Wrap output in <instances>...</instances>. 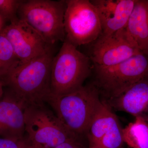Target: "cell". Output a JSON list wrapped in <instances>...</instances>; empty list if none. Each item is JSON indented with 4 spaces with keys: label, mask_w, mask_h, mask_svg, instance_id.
Instances as JSON below:
<instances>
[{
    "label": "cell",
    "mask_w": 148,
    "mask_h": 148,
    "mask_svg": "<svg viewBox=\"0 0 148 148\" xmlns=\"http://www.w3.org/2000/svg\"><path fill=\"white\" fill-rule=\"evenodd\" d=\"M103 102L112 110L127 113L148 122V77L135 83L117 97Z\"/></svg>",
    "instance_id": "cell-13"
},
{
    "label": "cell",
    "mask_w": 148,
    "mask_h": 148,
    "mask_svg": "<svg viewBox=\"0 0 148 148\" xmlns=\"http://www.w3.org/2000/svg\"><path fill=\"white\" fill-rule=\"evenodd\" d=\"M46 103L51 106L66 129L82 139L86 138L90 124L103 103L92 83L65 95L51 93Z\"/></svg>",
    "instance_id": "cell-1"
},
{
    "label": "cell",
    "mask_w": 148,
    "mask_h": 148,
    "mask_svg": "<svg viewBox=\"0 0 148 148\" xmlns=\"http://www.w3.org/2000/svg\"><path fill=\"white\" fill-rule=\"evenodd\" d=\"M94 42L89 57L93 64L98 66L116 65L141 52L126 28L109 36H100Z\"/></svg>",
    "instance_id": "cell-9"
},
{
    "label": "cell",
    "mask_w": 148,
    "mask_h": 148,
    "mask_svg": "<svg viewBox=\"0 0 148 148\" xmlns=\"http://www.w3.org/2000/svg\"><path fill=\"white\" fill-rule=\"evenodd\" d=\"M4 83L2 81L0 80V100L2 98L3 95V87Z\"/></svg>",
    "instance_id": "cell-20"
},
{
    "label": "cell",
    "mask_w": 148,
    "mask_h": 148,
    "mask_svg": "<svg viewBox=\"0 0 148 148\" xmlns=\"http://www.w3.org/2000/svg\"><path fill=\"white\" fill-rule=\"evenodd\" d=\"M28 145L26 138L17 140L0 138V148H26Z\"/></svg>",
    "instance_id": "cell-18"
},
{
    "label": "cell",
    "mask_w": 148,
    "mask_h": 148,
    "mask_svg": "<svg viewBox=\"0 0 148 148\" xmlns=\"http://www.w3.org/2000/svg\"><path fill=\"white\" fill-rule=\"evenodd\" d=\"M98 11L102 28L100 36H107L126 28L136 0L90 1Z\"/></svg>",
    "instance_id": "cell-11"
},
{
    "label": "cell",
    "mask_w": 148,
    "mask_h": 148,
    "mask_svg": "<svg viewBox=\"0 0 148 148\" xmlns=\"http://www.w3.org/2000/svg\"><path fill=\"white\" fill-rule=\"evenodd\" d=\"M53 148H88L87 144L85 145L81 138H75L68 140Z\"/></svg>",
    "instance_id": "cell-19"
},
{
    "label": "cell",
    "mask_w": 148,
    "mask_h": 148,
    "mask_svg": "<svg viewBox=\"0 0 148 148\" xmlns=\"http://www.w3.org/2000/svg\"><path fill=\"white\" fill-rule=\"evenodd\" d=\"M66 3L65 39L77 47L94 42L102 33L95 6L89 0H66Z\"/></svg>",
    "instance_id": "cell-7"
},
{
    "label": "cell",
    "mask_w": 148,
    "mask_h": 148,
    "mask_svg": "<svg viewBox=\"0 0 148 148\" xmlns=\"http://www.w3.org/2000/svg\"><path fill=\"white\" fill-rule=\"evenodd\" d=\"M91 83L106 101L117 97L131 86L148 77V53L140 52L116 65L103 66L93 65Z\"/></svg>",
    "instance_id": "cell-3"
},
{
    "label": "cell",
    "mask_w": 148,
    "mask_h": 148,
    "mask_svg": "<svg viewBox=\"0 0 148 148\" xmlns=\"http://www.w3.org/2000/svg\"><path fill=\"white\" fill-rule=\"evenodd\" d=\"M103 102L86 136L88 148L123 147V128L119 120L111 108Z\"/></svg>",
    "instance_id": "cell-10"
},
{
    "label": "cell",
    "mask_w": 148,
    "mask_h": 148,
    "mask_svg": "<svg viewBox=\"0 0 148 148\" xmlns=\"http://www.w3.org/2000/svg\"><path fill=\"white\" fill-rule=\"evenodd\" d=\"M66 1H23L18 11V18L34 29L49 45L66 38L64 17Z\"/></svg>",
    "instance_id": "cell-5"
},
{
    "label": "cell",
    "mask_w": 148,
    "mask_h": 148,
    "mask_svg": "<svg viewBox=\"0 0 148 148\" xmlns=\"http://www.w3.org/2000/svg\"><path fill=\"white\" fill-rule=\"evenodd\" d=\"M2 16L0 15V33L2 30Z\"/></svg>",
    "instance_id": "cell-21"
},
{
    "label": "cell",
    "mask_w": 148,
    "mask_h": 148,
    "mask_svg": "<svg viewBox=\"0 0 148 148\" xmlns=\"http://www.w3.org/2000/svg\"><path fill=\"white\" fill-rule=\"evenodd\" d=\"M24 103L11 91L0 100V138L20 140L25 132Z\"/></svg>",
    "instance_id": "cell-12"
},
{
    "label": "cell",
    "mask_w": 148,
    "mask_h": 148,
    "mask_svg": "<svg viewBox=\"0 0 148 148\" xmlns=\"http://www.w3.org/2000/svg\"><path fill=\"white\" fill-rule=\"evenodd\" d=\"M24 120L26 139L34 148H53L68 140L80 138L66 129L45 103L27 106Z\"/></svg>",
    "instance_id": "cell-6"
},
{
    "label": "cell",
    "mask_w": 148,
    "mask_h": 148,
    "mask_svg": "<svg viewBox=\"0 0 148 148\" xmlns=\"http://www.w3.org/2000/svg\"><path fill=\"white\" fill-rule=\"evenodd\" d=\"M54 57L52 48L31 61L19 64L3 79L10 91L26 106L46 103L51 93V72Z\"/></svg>",
    "instance_id": "cell-2"
},
{
    "label": "cell",
    "mask_w": 148,
    "mask_h": 148,
    "mask_svg": "<svg viewBox=\"0 0 148 148\" xmlns=\"http://www.w3.org/2000/svg\"><path fill=\"white\" fill-rule=\"evenodd\" d=\"M19 62L10 43L0 34V78L3 79Z\"/></svg>",
    "instance_id": "cell-16"
},
{
    "label": "cell",
    "mask_w": 148,
    "mask_h": 148,
    "mask_svg": "<svg viewBox=\"0 0 148 148\" xmlns=\"http://www.w3.org/2000/svg\"><path fill=\"white\" fill-rule=\"evenodd\" d=\"M20 0H0V15L11 21L16 20L18 8L23 2Z\"/></svg>",
    "instance_id": "cell-17"
},
{
    "label": "cell",
    "mask_w": 148,
    "mask_h": 148,
    "mask_svg": "<svg viewBox=\"0 0 148 148\" xmlns=\"http://www.w3.org/2000/svg\"><path fill=\"white\" fill-rule=\"evenodd\" d=\"M126 30L137 48L148 53V0H136Z\"/></svg>",
    "instance_id": "cell-14"
},
{
    "label": "cell",
    "mask_w": 148,
    "mask_h": 148,
    "mask_svg": "<svg viewBox=\"0 0 148 148\" xmlns=\"http://www.w3.org/2000/svg\"><path fill=\"white\" fill-rule=\"evenodd\" d=\"M91 62L90 57L65 39L51 64V94L65 95L82 87L92 73Z\"/></svg>",
    "instance_id": "cell-4"
},
{
    "label": "cell",
    "mask_w": 148,
    "mask_h": 148,
    "mask_svg": "<svg viewBox=\"0 0 148 148\" xmlns=\"http://www.w3.org/2000/svg\"><path fill=\"white\" fill-rule=\"evenodd\" d=\"M122 148H124V147H122Z\"/></svg>",
    "instance_id": "cell-23"
},
{
    "label": "cell",
    "mask_w": 148,
    "mask_h": 148,
    "mask_svg": "<svg viewBox=\"0 0 148 148\" xmlns=\"http://www.w3.org/2000/svg\"><path fill=\"white\" fill-rule=\"evenodd\" d=\"M26 148H34L32 147H31V146L29 145L27 146V147H26Z\"/></svg>",
    "instance_id": "cell-22"
},
{
    "label": "cell",
    "mask_w": 148,
    "mask_h": 148,
    "mask_svg": "<svg viewBox=\"0 0 148 148\" xmlns=\"http://www.w3.org/2000/svg\"><path fill=\"white\" fill-rule=\"evenodd\" d=\"M123 141L130 148H148V122L135 118L123 128Z\"/></svg>",
    "instance_id": "cell-15"
},
{
    "label": "cell",
    "mask_w": 148,
    "mask_h": 148,
    "mask_svg": "<svg viewBox=\"0 0 148 148\" xmlns=\"http://www.w3.org/2000/svg\"><path fill=\"white\" fill-rule=\"evenodd\" d=\"M0 34L8 40L21 64L45 54L52 48L34 29L18 18L3 29Z\"/></svg>",
    "instance_id": "cell-8"
}]
</instances>
